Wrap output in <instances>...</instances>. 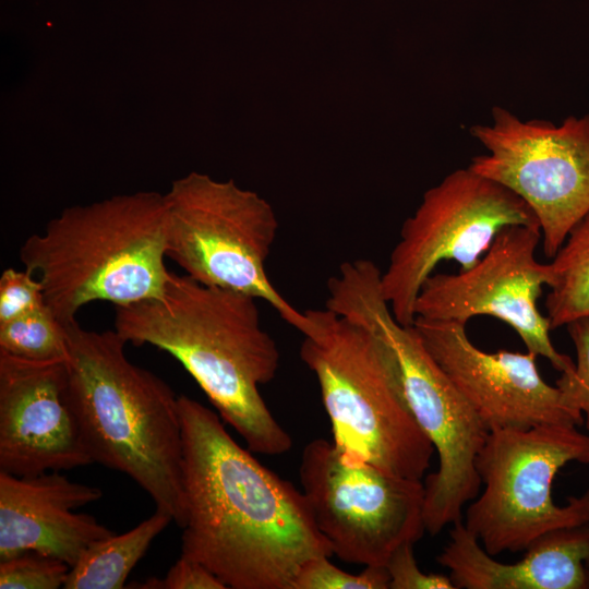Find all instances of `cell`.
<instances>
[{"label":"cell","mask_w":589,"mask_h":589,"mask_svg":"<svg viewBox=\"0 0 589 589\" xmlns=\"http://www.w3.org/2000/svg\"><path fill=\"white\" fill-rule=\"evenodd\" d=\"M185 519L181 554L232 589H292L310 560L332 556L302 491L263 466L220 416L180 395Z\"/></svg>","instance_id":"cell-1"},{"label":"cell","mask_w":589,"mask_h":589,"mask_svg":"<svg viewBox=\"0 0 589 589\" xmlns=\"http://www.w3.org/2000/svg\"><path fill=\"white\" fill-rule=\"evenodd\" d=\"M257 300L171 272L159 297L116 306L115 330L172 356L252 453L277 456L292 438L260 392L276 376L280 352Z\"/></svg>","instance_id":"cell-2"},{"label":"cell","mask_w":589,"mask_h":589,"mask_svg":"<svg viewBox=\"0 0 589 589\" xmlns=\"http://www.w3.org/2000/svg\"><path fill=\"white\" fill-rule=\"evenodd\" d=\"M67 394L93 460L130 477L182 528L183 433L179 400L153 372L132 363L113 329L65 325Z\"/></svg>","instance_id":"cell-3"},{"label":"cell","mask_w":589,"mask_h":589,"mask_svg":"<svg viewBox=\"0 0 589 589\" xmlns=\"http://www.w3.org/2000/svg\"><path fill=\"white\" fill-rule=\"evenodd\" d=\"M19 255L63 325L94 301L117 306L157 298L171 273L165 196L141 192L65 208L27 238Z\"/></svg>","instance_id":"cell-4"},{"label":"cell","mask_w":589,"mask_h":589,"mask_svg":"<svg viewBox=\"0 0 589 589\" xmlns=\"http://www.w3.org/2000/svg\"><path fill=\"white\" fill-rule=\"evenodd\" d=\"M304 313L300 357L317 380L340 456L421 480L435 450L411 411L390 347L326 306Z\"/></svg>","instance_id":"cell-5"},{"label":"cell","mask_w":589,"mask_h":589,"mask_svg":"<svg viewBox=\"0 0 589 589\" xmlns=\"http://www.w3.org/2000/svg\"><path fill=\"white\" fill-rule=\"evenodd\" d=\"M381 273L371 260L342 263L327 283L325 306L380 336L397 359L411 411L438 455V469L424 483L425 531L435 536L461 520L464 506L479 495L476 459L489 431L413 325L394 317L381 292Z\"/></svg>","instance_id":"cell-6"},{"label":"cell","mask_w":589,"mask_h":589,"mask_svg":"<svg viewBox=\"0 0 589 589\" xmlns=\"http://www.w3.org/2000/svg\"><path fill=\"white\" fill-rule=\"evenodd\" d=\"M165 204L167 257L202 284L267 302L302 330L305 313L280 294L266 272L279 224L264 199L232 180L192 172L172 183Z\"/></svg>","instance_id":"cell-7"},{"label":"cell","mask_w":589,"mask_h":589,"mask_svg":"<svg viewBox=\"0 0 589 589\" xmlns=\"http://www.w3.org/2000/svg\"><path fill=\"white\" fill-rule=\"evenodd\" d=\"M570 461L589 464V435L576 426L489 431L476 459L484 489L466 509L465 526L495 556L525 551L548 531L587 524L579 497L566 506L552 498L554 477Z\"/></svg>","instance_id":"cell-8"},{"label":"cell","mask_w":589,"mask_h":589,"mask_svg":"<svg viewBox=\"0 0 589 589\" xmlns=\"http://www.w3.org/2000/svg\"><path fill=\"white\" fill-rule=\"evenodd\" d=\"M518 225L540 227L517 194L469 167L450 172L405 220L381 274V292L394 317L412 325L421 287L441 262L455 261L460 271L468 269L504 228Z\"/></svg>","instance_id":"cell-9"},{"label":"cell","mask_w":589,"mask_h":589,"mask_svg":"<svg viewBox=\"0 0 589 589\" xmlns=\"http://www.w3.org/2000/svg\"><path fill=\"white\" fill-rule=\"evenodd\" d=\"M299 478L317 529L344 562L386 565L396 549L425 532L421 480L346 461L333 441L305 445Z\"/></svg>","instance_id":"cell-10"},{"label":"cell","mask_w":589,"mask_h":589,"mask_svg":"<svg viewBox=\"0 0 589 589\" xmlns=\"http://www.w3.org/2000/svg\"><path fill=\"white\" fill-rule=\"evenodd\" d=\"M492 116L490 125L471 128L488 154L472 158L469 168L527 203L552 259L589 213V116L568 117L561 125L521 121L500 107Z\"/></svg>","instance_id":"cell-11"},{"label":"cell","mask_w":589,"mask_h":589,"mask_svg":"<svg viewBox=\"0 0 589 589\" xmlns=\"http://www.w3.org/2000/svg\"><path fill=\"white\" fill-rule=\"evenodd\" d=\"M541 238L539 226L504 228L472 267L433 273L418 294L414 317L462 324L478 315L496 317L518 334L527 351L561 373L573 371L574 361L555 349L549 320L537 306L542 288L552 284L550 263L536 257Z\"/></svg>","instance_id":"cell-12"},{"label":"cell","mask_w":589,"mask_h":589,"mask_svg":"<svg viewBox=\"0 0 589 589\" xmlns=\"http://www.w3.org/2000/svg\"><path fill=\"white\" fill-rule=\"evenodd\" d=\"M412 325L488 431L584 424V416L568 408L560 389L543 380L534 353L483 351L458 322L414 317Z\"/></svg>","instance_id":"cell-13"},{"label":"cell","mask_w":589,"mask_h":589,"mask_svg":"<svg viewBox=\"0 0 589 589\" xmlns=\"http://www.w3.org/2000/svg\"><path fill=\"white\" fill-rule=\"evenodd\" d=\"M65 359L0 351V471L24 477L93 464L68 398Z\"/></svg>","instance_id":"cell-14"},{"label":"cell","mask_w":589,"mask_h":589,"mask_svg":"<svg viewBox=\"0 0 589 589\" xmlns=\"http://www.w3.org/2000/svg\"><path fill=\"white\" fill-rule=\"evenodd\" d=\"M103 496L59 471L19 477L0 471V561L36 551L73 566L95 542L113 534L75 508Z\"/></svg>","instance_id":"cell-15"},{"label":"cell","mask_w":589,"mask_h":589,"mask_svg":"<svg viewBox=\"0 0 589 589\" xmlns=\"http://www.w3.org/2000/svg\"><path fill=\"white\" fill-rule=\"evenodd\" d=\"M525 551L520 561L501 563L459 520L436 561L456 589L589 588V522L548 531Z\"/></svg>","instance_id":"cell-16"},{"label":"cell","mask_w":589,"mask_h":589,"mask_svg":"<svg viewBox=\"0 0 589 589\" xmlns=\"http://www.w3.org/2000/svg\"><path fill=\"white\" fill-rule=\"evenodd\" d=\"M173 519L158 509L133 529L92 544L70 567L65 589H122L154 539Z\"/></svg>","instance_id":"cell-17"},{"label":"cell","mask_w":589,"mask_h":589,"mask_svg":"<svg viewBox=\"0 0 589 589\" xmlns=\"http://www.w3.org/2000/svg\"><path fill=\"white\" fill-rule=\"evenodd\" d=\"M550 266L545 316L551 329L589 317V213L569 231Z\"/></svg>","instance_id":"cell-18"},{"label":"cell","mask_w":589,"mask_h":589,"mask_svg":"<svg viewBox=\"0 0 589 589\" xmlns=\"http://www.w3.org/2000/svg\"><path fill=\"white\" fill-rule=\"evenodd\" d=\"M0 351L34 361L65 359V325L44 304L0 324Z\"/></svg>","instance_id":"cell-19"},{"label":"cell","mask_w":589,"mask_h":589,"mask_svg":"<svg viewBox=\"0 0 589 589\" xmlns=\"http://www.w3.org/2000/svg\"><path fill=\"white\" fill-rule=\"evenodd\" d=\"M70 566L52 556L26 551L0 561V589H58Z\"/></svg>","instance_id":"cell-20"},{"label":"cell","mask_w":589,"mask_h":589,"mask_svg":"<svg viewBox=\"0 0 589 589\" xmlns=\"http://www.w3.org/2000/svg\"><path fill=\"white\" fill-rule=\"evenodd\" d=\"M292 589H389V574L386 565H369L351 574L334 565L329 556H320L300 568Z\"/></svg>","instance_id":"cell-21"},{"label":"cell","mask_w":589,"mask_h":589,"mask_svg":"<svg viewBox=\"0 0 589 589\" xmlns=\"http://www.w3.org/2000/svg\"><path fill=\"white\" fill-rule=\"evenodd\" d=\"M576 350L575 369L562 373L555 386L560 389L564 404L584 416V424L589 431V317L566 325Z\"/></svg>","instance_id":"cell-22"},{"label":"cell","mask_w":589,"mask_h":589,"mask_svg":"<svg viewBox=\"0 0 589 589\" xmlns=\"http://www.w3.org/2000/svg\"><path fill=\"white\" fill-rule=\"evenodd\" d=\"M45 303L43 286L28 271L7 268L0 276V324L23 316Z\"/></svg>","instance_id":"cell-23"},{"label":"cell","mask_w":589,"mask_h":589,"mask_svg":"<svg viewBox=\"0 0 589 589\" xmlns=\"http://www.w3.org/2000/svg\"><path fill=\"white\" fill-rule=\"evenodd\" d=\"M386 567L389 589H456L449 576L425 574L419 568L412 543H405L396 549Z\"/></svg>","instance_id":"cell-24"},{"label":"cell","mask_w":589,"mask_h":589,"mask_svg":"<svg viewBox=\"0 0 589 589\" xmlns=\"http://www.w3.org/2000/svg\"><path fill=\"white\" fill-rule=\"evenodd\" d=\"M160 589H226V585L197 561L180 555L159 579Z\"/></svg>","instance_id":"cell-25"},{"label":"cell","mask_w":589,"mask_h":589,"mask_svg":"<svg viewBox=\"0 0 589 589\" xmlns=\"http://www.w3.org/2000/svg\"><path fill=\"white\" fill-rule=\"evenodd\" d=\"M584 507H585V510H586V517H587V520L589 522V489L586 491L585 494H582L581 496H579Z\"/></svg>","instance_id":"cell-26"}]
</instances>
